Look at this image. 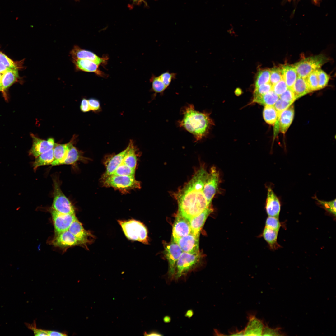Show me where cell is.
<instances>
[{
	"mask_svg": "<svg viewBox=\"0 0 336 336\" xmlns=\"http://www.w3.org/2000/svg\"><path fill=\"white\" fill-rule=\"evenodd\" d=\"M147 335L149 336H159L161 335L157 332H152L149 334H147Z\"/></svg>",
	"mask_w": 336,
	"mask_h": 336,
	"instance_id": "cell-58",
	"label": "cell"
},
{
	"mask_svg": "<svg viewBox=\"0 0 336 336\" xmlns=\"http://www.w3.org/2000/svg\"><path fill=\"white\" fill-rule=\"evenodd\" d=\"M318 83V90L325 87L329 82V77L328 75L320 68L317 70Z\"/></svg>",
	"mask_w": 336,
	"mask_h": 336,
	"instance_id": "cell-38",
	"label": "cell"
},
{
	"mask_svg": "<svg viewBox=\"0 0 336 336\" xmlns=\"http://www.w3.org/2000/svg\"><path fill=\"white\" fill-rule=\"evenodd\" d=\"M208 173L201 167L191 179L175 194L178 214L189 220L199 214L208 206L203 192Z\"/></svg>",
	"mask_w": 336,
	"mask_h": 336,
	"instance_id": "cell-1",
	"label": "cell"
},
{
	"mask_svg": "<svg viewBox=\"0 0 336 336\" xmlns=\"http://www.w3.org/2000/svg\"><path fill=\"white\" fill-rule=\"evenodd\" d=\"M230 335L232 336H243L244 335L243 330H238L236 329L230 332Z\"/></svg>",
	"mask_w": 336,
	"mask_h": 336,
	"instance_id": "cell-52",
	"label": "cell"
},
{
	"mask_svg": "<svg viewBox=\"0 0 336 336\" xmlns=\"http://www.w3.org/2000/svg\"><path fill=\"white\" fill-rule=\"evenodd\" d=\"M81 152L72 144L67 155L61 165H72L78 161L82 159Z\"/></svg>",
	"mask_w": 336,
	"mask_h": 336,
	"instance_id": "cell-31",
	"label": "cell"
},
{
	"mask_svg": "<svg viewBox=\"0 0 336 336\" xmlns=\"http://www.w3.org/2000/svg\"><path fill=\"white\" fill-rule=\"evenodd\" d=\"M306 79L311 91L318 90L317 70L310 73Z\"/></svg>",
	"mask_w": 336,
	"mask_h": 336,
	"instance_id": "cell-36",
	"label": "cell"
},
{
	"mask_svg": "<svg viewBox=\"0 0 336 336\" xmlns=\"http://www.w3.org/2000/svg\"><path fill=\"white\" fill-rule=\"evenodd\" d=\"M270 83L273 85L282 78L281 67L274 68L270 70Z\"/></svg>",
	"mask_w": 336,
	"mask_h": 336,
	"instance_id": "cell-39",
	"label": "cell"
},
{
	"mask_svg": "<svg viewBox=\"0 0 336 336\" xmlns=\"http://www.w3.org/2000/svg\"><path fill=\"white\" fill-rule=\"evenodd\" d=\"M76 1H79V0H74Z\"/></svg>",
	"mask_w": 336,
	"mask_h": 336,
	"instance_id": "cell-59",
	"label": "cell"
},
{
	"mask_svg": "<svg viewBox=\"0 0 336 336\" xmlns=\"http://www.w3.org/2000/svg\"><path fill=\"white\" fill-rule=\"evenodd\" d=\"M201 256L200 252L191 254L183 252L176 263L174 279H179L194 269L199 263Z\"/></svg>",
	"mask_w": 336,
	"mask_h": 336,
	"instance_id": "cell-6",
	"label": "cell"
},
{
	"mask_svg": "<svg viewBox=\"0 0 336 336\" xmlns=\"http://www.w3.org/2000/svg\"><path fill=\"white\" fill-rule=\"evenodd\" d=\"M164 254L169 264L168 274L170 279L174 278L176 263L183 252L178 244L172 240L169 243L164 242Z\"/></svg>",
	"mask_w": 336,
	"mask_h": 336,
	"instance_id": "cell-8",
	"label": "cell"
},
{
	"mask_svg": "<svg viewBox=\"0 0 336 336\" xmlns=\"http://www.w3.org/2000/svg\"><path fill=\"white\" fill-rule=\"evenodd\" d=\"M279 99L292 104L296 100L292 90L288 88L285 92L279 96Z\"/></svg>",
	"mask_w": 336,
	"mask_h": 336,
	"instance_id": "cell-46",
	"label": "cell"
},
{
	"mask_svg": "<svg viewBox=\"0 0 336 336\" xmlns=\"http://www.w3.org/2000/svg\"><path fill=\"white\" fill-rule=\"evenodd\" d=\"M117 221L127 239L145 244H149L147 230L142 222L133 219Z\"/></svg>",
	"mask_w": 336,
	"mask_h": 336,
	"instance_id": "cell-3",
	"label": "cell"
},
{
	"mask_svg": "<svg viewBox=\"0 0 336 336\" xmlns=\"http://www.w3.org/2000/svg\"><path fill=\"white\" fill-rule=\"evenodd\" d=\"M35 158V161L32 164V166L35 171L40 166L51 165L54 160L53 148L40 154Z\"/></svg>",
	"mask_w": 336,
	"mask_h": 336,
	"instance_id": "cell-27",
	"label": "cell"
},
{
	"mask_svg": "<svg viewBox=\"0 0 336 336\" xmlns=\"http://www.w3.org/2000/svg\"><path fill=\"white\" fill-rule=\"evenodd\" d=\"M50 212L56 235L68 230L72 223L77 218L75 214H64L52 208Z\"/></svg>",
	"mask_w": 336,
	"mask_h": 336,
	"instance_id": "cell-11",
	"label": "cell"
},
{
	"mask_svg": "<svg viewBox=\"0 0 336 336\" xmlns=\"http://www.w3.org/2000/svg\"><path fill=\"white\" fill-rule=\"evenodd\" d=\"M181 112L183 117L179 126L193 134L196 142L206 136L214 124L208 113L196 110L192 104L184 107Z\"/></svg>",
	"mask_w": 336,
	"mask_h": 336,
	"instance_id": "cell-2",
	"label": "cell"
},
{
	"mask_svg": "<svg viewBox=\"0 0 336 336\" xmlns=\"http://www.w3.org/2000/svg\"><path fill=\"white\" fill-rule=\"evenodd\" d=\"M25 324L29 329L33 332L35 336H48L47 330L37 328L35 321L32 324L26 323Z\"/></svg>",
	"mask_w": 336,
	"mask_h": 336,
	"instance_id": "cell-48",
	"label": "cell"
},
{
	"mask_svg": "<svg viewBox=\"0 0 336 336\" xmlns=\"http://www.w3.org/2000/svg\"><path fill=\"white\" fill-rule=\"evenodd\" d=\"M193 312L191 310H189L187 311L185 316L188 318L191 317L193 315Z\"/></svg>",
	"mask_w": 336,
	"mask_h": 336,
	"instance_id": "cell-55",
	"label": "cell"
},
{
	"mask_svg": "<svg viewBox=\"0 0 336 336\" xmlns=\"http://www.w3.org/2000/svg\"><path fill=\"white\" fill-rule=\"evenodd\" d=\"M248 322L243 329L244 336L262 335L265 325L264 322L258 319L254 313H249L248 315Z\"/></svg>",
	"mask_w": 336,
	"mask_h": 336,
	"instance_id": "cell-15",
	"label": "cell"
},
{
	"mask_svg": "<svg viewBox=\"0 0 336 336\" xmlns=\"http://www.w3.org/2000/svg\"><path fill=\"white\" fill-rule=\"evenodd\" d=\"M68 230L75 237L79 245L87 249V245L92 244L95 239V236L86 230L77 219L72 223Z\"/></svg>",
	"mask_w": 336,
	"mask_h": 336,
	"instance_id": "cell-10",
	"label": "cell"
},
{
	"mask_svg": "<svg viewBox=\"0 0 336 336\" xmlns=\"http://www.w3.org/2000/svg\"><path fill=\"white\" fill-rule=\"evenodd\" d=\"M52 244L55 246L62 248L69 247L79 244L75 237L69 230L56 235L52 240Z\"/></svg>",
	"mask_w": 336,
	"mask_h": 336,
	"instance_id": "cell-19",
	"label": "cell"
},
{
	"mask_svg": "<svg viewBox=\"0 0 336 336\" xmlns=\"http://www.w3.org/2000/svg\"><path fill=\"white\" fill-rule=\"evenodd\" d=\"M163 320L165 323H169L171 320V318L169 316H167L164 317Z\"/></svg>",
	"mask_w": 336,
	"mask_h": 336,
	"instance_id": "cell-56",
	"label": "cell"
},
{
	"mask_svg": "<svg viewBox=\"0 0 336 336\" xmlns=\"http://www.w3.org/2000/svg\"><path fill=\"white\" fill-rule=\"evenodd\" d=\"M2 74L0 73V91L4 92L3 87L2 83Z\"/></svg>",
	"mask_w": 336,
	"mask_h": 336,
	"instance_id": "cell-57",
	"label": "cell"
},
{
	"mask_svg": "<svg viewBox=\"0 0 336 336\" xmlns=\"http://www.w3.org/2000/svg\"><path fill=\"white\" fill-rule=\"evenodd\" d=\"M129 144V148L122 163L133 169L135 170L137 161V150L132 141H130Z\"/></svg>",
	"mask_w": 336,
	"mask_h": 336,
	"instance_id": "cell-28",
	"label": "cell"
},
{
	"mask_svg": "<svg viewBox=\"0 0 336 336\" xmlns=\"http://www.w3.org/2000/svg\"><path fill=\"white\" fill-rule=\"evenodd\" d=\"M191 232L189 221L177 214L172 228V240L184 236Z\"/></svg>",
	"mask_w": 336,
	"mask_h": 336,
	"instance_id": "cell-16",
	"label": "cell"
},
{
	"mask_svg": "<svg viewBox=\"0 0 336 336\" xmlns=\"http://www.w3.org/2000/svg\"><path fill=\"white\" fill-rule=\"evenodd\" d=\"M279 98V96L272 90L262 95L254 96L252 103L264 106L273 105Z\"/></svg>",
	"mask_w": 336,
	"mask_h": 336,
	"instance_id": "cell-26",
	"label": "cell"
},
{
	"mask_svg": "<svg viewBox=\"0 0 336 336\" xmlns=\"http://www.w3.org/2000/svg\"><path fill=\"white\" fill-rule=\"evenodd\" d=\"M318 203L323 207L327 211L332 214L335 217L336 215V199L334 200L326 201L318 199L315 197V199Z\"/></svg>",
	"mask_w": 336,
	"mask_h": 336,
	"instance_id": "cell-37",
	"label": "cell"
},
{
	"mask_svg": "<svg viewBox=\"0 0 336 336\" xmlns=\"http://www.w3.org/2000/svg\"><path fill=\"white\" fill-rule=\"evenodd\" d=\"M70 54L73 59H84L91 61L99 65L103 63L105 60L100 57L93 53L82 49L75 45L70 51Z\"/></svg>",
	"mask_w": 336,
	"mask_h": 336,
	"instance_id": "cell-18",
	"label": "cell"
},
{
	"mask_svg": "<svg viewBox=\"0 0 336 336\" xmlns=\"http://www.w3.org/2000/svg\"><path fill=\"white\" fill-rule=\"evenodd\" d=\"M294 114L293 105L290 106L280 113L277 120L279 122V129L282 133L284 134L286 132L293 120Z\"/></svg>",
	"mask_w": 336,
	"mask_h": 336,
	"instance_id": "cell-21",
	"label": "cell"
},
{
	"mask_svg": "<svg viewBox=\"0 0 336 336\" xmlns=\"http://www.w3.org/2000/svg\"><path fill=\"white\" fill-rule=\"evenodd\" d=\"M212 211L213 209L210 205L199 214L190 219L189 221L191 232L196 235L199 236L200 230L207 218Z\"/></svg>",
	"mask_w": 336,
	"mask_h": 336,
	"instance_id": "cell-20",
	"label": "cell"
},
{
	"mask_svg": "<svg viewBox=\"0 0 336 336\" xmlns=\"http://www.w3.org/2000/svg\"><path fill=\"white\" fill-rule=\"evenodd\" d=\"M72 141L65 144H56L53 148L54 160L52 166L61 165L66 156L69 149L72 144Z\"/></svg>",
	"mask_w": 336,
	"mask_h": 336,
	"instance_id": "cell-23",
	"label": "cell"
},
{
	"mask_svg": "<svg viewBox=\"0 0 336 336\" xmlns=\"http://www.w3.org/2000/svg\"><path fill=\"white\" fill-rule=\"evenodd\" d=\"M270 70H260L258 72L255 82V88L263 84L270 83Z\"/></svg>",
	"mask_w": 336,
	"mask_h": 336,
	"instance_id": "cell-34",
	"label": "cell"
},
{
	"mask_svg": "<svg viewBox=\"0 0 336 336\" xmlns=\"http://www.w3.org/2000/svg\"><path fill=\"white\" fill-rule=\"evenodd\" d=\"M287 88V86L282 78L279 82L272 85V90L279 96L285 92Z\"/></svg>",
	"mask_w": 336,
	"mask_h": 336,
	"instance_id": "cell-44",
	"label": "cell"
},
{
	"mask_svg": "<svg viewBox=\"0 0 336 336\" xmlns=\"http://www.w3.org/2000/svg\"><path fill=\"white\" fill-rule=\"evenodd\" d=\"M199 237L191 232L184 236L172 240L178 244L183 252L194 254L200 252Z\"/></svg>",
	"mask_w": 336,
	"mask_h": 336,
	"instance_id": "cell-12",
	"label": "cell"
},
{
	"mask_svg": "<svg viewBox=\"0 0 336 336\" xmlns=\"http://www.w3.org/2000/svg\"><path fill=\"white\" fill-rule=\"evenodd\" d=\"M80 108L81 110L84 112H87L90 110L88 100L85 98L82 99Z\"/></svg>",
	"mask_w": 336,
	"mask_h": 336,
	"instance_id": "cell-50",
	"label": "cell"
},
{
	"mask_svg": "<svg viewBox=\"0 0 336 336\" xmlns=\"http://www.w3.org/2000/svg\"><path fill=\"white\" fill-rule=\"evenodd\" d=\"M72 62L77 70L94 72L100 76L104 75V73L99 69V65L91 61L84 59H73Z\"/></svg>",
	"mask_w": 336,
	"mask_h": 336,
	"instance_id": "cell-22",
	"label": "cell"
},
{
	"mask_svg": "<svg viewBox=\"0 0 336 336\" xmlns=\"http://www.w3.org/2000/svg\"><path fill=\"white\" fill-rule=\"evenodd\" d=\"M292 104L291 103L279 98L274 105V107L277 111L278 117L282 111L289 107Z\"/></svg>",
	"mask_w": 336,
	"mask_h": 336,
	"instance_id": "cell-47",
	"label": "cell"
},
{
	"mask_svg": "<svg viewBox=\"0 0 336 336\" xmlns=\"http://www.w3.org/2000/svg\"><path fill=\"white\" fill-rule=\"evenodd\" d=\"M219 180L218 171L215 167H212L208 173L203 188V192L208 206L211 205L212 199L218 189Z\"/></svg>",
	"mask_w": 336,
	"mask_h": 336,
	"instance_id": "cell-9",
	"label": "cell"
},
{
	"mask_svg": "<svg viewBox=\"0 0 336 336\" xmlns=\"http://www.w3.org/2000/svg\"><path fill=\"white\" fill-rule=\"evenodd\" d=\"M9 69V68H7L2 63H0V73L3 74Z\"/></svg>",
	"mask_w": 336,
	"mask_h": 336,
	"instance_id": "cell-53",
	"label": "cell"
},
{
	"mask_svg": "<svg viewBox=\"0 0 336 336\" xmlns=\"http://www.w3.org/2000/svg\"><path fill=\"white\" fill-rule=\"evenodd\" d=\"M328 60L324 55L319 54L306 58L293 66L298 76L306 78L312 72L320 68Z\"/></svg>",
	"mask_w": 336,
	"mask_h": 336,
	"instance_id": "cell-5",
	"label": "cell"
},
{
	"mask_svg": "<svg viewBox=\"0 0 336 336\" xmlns=\"http://www.w3.org/2000/svg\"><path fill=\"white\" fill-rule=\"evenodd\" d=\"M265 208L268 216L279 218L281 210L280 201L270 187L267 189Z\"/></svg>",
	"mask_w": 336,
	"mask_h": 336,
	"instance_id": "cell-17",
	"label": "cell"
},
{
	"mask_svg": "<svg viewBox=\"0 0 336 336\" xmlns=\"http://www.w3.org/2000/svg\"><path fill=\"white\" fill-rule=\"evenodd\" d=\"M135 4L137 5H139L142 3H143L146 5H147V3L145 1V0H131Z\"/></svg>",
	"mask_w": 336,
	"mask_h": 336,
	"instance_id": "cell-54",
	"label": "cell"
},
{
	"mask_svg": "<svg viewBox=\"0 0 336 336\" xmlns=\"http://www.w3.org/2000/svg\"><path fill=\"white\" fill-rule=\"evenodd\" d=\"M88 101L90 110L98 112L101 110L100 104L98 100L91 98L88 100Z\"/></svg>",
	"mask_w": 336,
	"mask_h": 336,
	"instance_id": "cell-49",
	"label": "cell"
},
{
	"mask_svg": "<svg viewBox=\"0 0 336 336\" xmlns=\"http://www.w3.org/2000/svg\"><path fill=\"white\" fill-rule=\"evenodd\" d=\"M129 147L128 144L126 148L120 153L117 154L110 155L105 157L104 162L106 170L101 177H105L110 175L122 163Z\"/></svg>",
	"mask_w": 336,
	"mask_h": 336,
	"instance_id": "cell-14",
	"label": "cell"
},
{
	"mask_svg": "<svg viewBox=\"0 0 336 336\" xmlns=\"http://www.w3.org/2000/svg\"><path fill=\"white\" fill-rule=\"evenodd\" d=\"M282 78L288 88H291L298 76L293 65H284L281 67Z\"/></svg>",
	"mask_w": 336,
	"mask_h": 336,
	"instance_id": "cell-24",
	"label": "cell"
},
{
	"mask_svg": "<svg viewBox=\"0 0 336 336\" xmlns=\"http://www.w3.org/2000/svg\"><path fill=\"white\" fill-rule=\"evenodd\" d=\"M291 89L296 100L311 92L306 78L298 76Z\"/></svg>",
	"mask_w": 336,
	"mask_h": 336,
	"instance_id": "cell-25",
	"label": "cell"
},
{
	"mask_svg": "<svg viewBox=\"0 0 336 336\" xmlns=\"http://www.w3.org/2000/svg\"><path fill=\"white\" fill-rule=\"evenodd\" d=\"M54 198L52 208L61 213L75 214L74 206L61 190L58 180L53 179Z\"/></svg>",
	"mask_w": 336,
	"mask_h": 336,
	"instance_id": "cell-7",
	"label": "cell"
},
{
	"mask_svg": "<svg viewBox=\"0 0 336 336\" xmlns=\"http://www.w3.org/2000/svg\"><path fill=\"white\" fill-rule=\"evenodd\" d=\"M150 80L152 83L151 90L155 94L157 93H162L167 88L159 76H156L153 74L152 75Z\"/></svg>",
	"mask_w": 336,
	"mask_h": 336,
	"instance_id": "cell-33",
	"label": "cell"
},
{
	"mask_svg": "<svg viewBox=\"0 0 336 336\" xmlns=\"http://www.w3.org/2000/svg\"><path fill=\"white\" fill-rule=\"evenodd\" d=\"M18 76V69H9L2 74V83L4 92L16 81Z\"/></svg>",
	"mask_w": 336,
	"mask_h": 336,
	"instance_id": "cell-29",
	"label": "cell"
},
{
	"mask_svg": "<svg viewBox=\"0 0 336 336\" xmlns=\"http://www.w3.org/2000/svg\"><path fill=\"white\" fill-rule=\"evenodd\" d=\"M0 63H2L9 69H18L19 68L17 64L0 51Z\"/></svg>",
	"mask_w": 336,
	"mask_h": 336,
	"instance_id": "cell-43",
	"label": "cell"
},
{
	"mask_svg": "<svg viewBox=\"0 0 336 336\" xmlns=\"http://www.w3.org/2000/svg\"><path fill=\"white\" fill-rule=\"evenodd\" d=\"M48 336H66L67 334L61 332L47 330Z\"/></svg>",
	"mask_w": 336,
	"mask_h": 336,
	"instance_id": "cell-51",
	"label": "cell"
},
{
	"mask_svg": "<svg viewBox=\"0 0 336 336\" xmlns=\"http://www.w3.org/2000/svg\"><path fill=\"white\" fill-rule=\"evenodd\" d=\"M263 116L267 123L273 125H274L278 118L277 111L273 105L265 106Z\"/></svg>",
	"mask_w": 336,
	"mask_h": 336,
	"instance_id": "cell-32",
	"label": "cell"
},
{
	"mask_svg": "<svg viewBox=\"0 0 336 336\" xmlns=\"http://www.w3.org/2000/svg\"><path fill=\"white\" fill-rule=\"evenodd\" d=\"M278 233V231L266 227L263 230V236L271 249H276L279 246L277 242Z\"/></svg>",
	"mask_w": 336,
	"mask_h": 336,
	"instance_id": "cell-30",
	"label": "cell"
},
{
	"mask_svg": "<svg viewBox=\"0 0 336 336\" xmlns=\"http://www.w3.org/2000/svg\"><path fill=\"white\" fill-rule=\"evenodd\" d=\"M135 170L122 163L111 175H134Z\"/></svg>",
	"mask_w": 336,
	"mask_h": 336,
	"instance_id": "cell-35",
	"label": "cell"
},
{
	"mask_svg": "<svg viewBox=\"0 0 336 336\" xmlns=\"http://www.w3.org/2000/svg\"><path fill=\"white\" fill-rule=\"evenodd\" d=\"M101 180L103 186L112 187L124 194L141 187L140 182L136 180L134 175H111L101 177Z\"/></svg>",
	"mask_w": 336,
	"mask_h": 336,
	"instance_id": "cell-4",
	"label": "cell"
},
{
	"mask_svg": "<svg viewBox=\"0 0 336 336\" xmlns=\"http://www.w3.org/2000/svg\"><path fill=\"white\" fill-rule=\"evenodd\" d=\"M32 139V145L29 152L30 155L36 157L40 154L54 148L56 143L52 138L47 140L39 138L33 134H31Z\"/></svg>",
	"mask_w": 336,
	"mask_h": 336,
	"instance_id": "cell-13",
	"label": "cell"
},
{
	"mask_svg": "<svg viewBox=\"0 0 336 336\" xmlns=\"http://www.w3.org/2000/svg\"><path fill=\"white\" fill-rule=\"evenodd\" d=\"M285 333L282 331L279 328H272L265 324L262 335L264 336H282L285 335Z\"/></svg>",
	"mask_w": 336,
	"mask_h": 336,
	"instance_id": "cell-42",
	"label": "cell"
},
{
	"mask_svg": "<svg viewBox=\"0 0 336 336\" xmlns=\"http://www.w3.org/2000/svg\"><path fill=\"white\" fill-rule=\"evenodd\" d=\"M278 219L274 217L268 216L266 221L265 227L279 231L281 225Z\"/></svg>",
	"mask_w": 336,
	"mask_h": 336,
	"instance_id": "cell-40",
	"label": "cell"
},
{
	"mask_svg": "<svg viewBox=\"0 0 336 336\" xmlns=\"http://www.w3.org/2000/svg\"><path fill=\"white\" fill-rule=\"evenodd\" d=\"M272 85L268 83L262 84L255 88L254 96H261L272 90Z\"/></svg>",
	"mask_w": 336,
	"mask_h": 336,
	"instance_id": "cell-45",
	"label": "cell"
},
{
	"mask_svg": "<svg viewBox=\"0 0 336 336\" xmlns=\"http://www.w3.org/2000/svg\"><path fill=\"white\" fill-rule=\"evenodd\" d=\"M177 74L174 72H170L166 71L159 76L160 78L167 88L170 86L172 81L176 78Z\"/></svg>",
	"mask_w": 336,
	"mask_h": 336,
	"instance_id": "cell-41",
	"label": "cell"
}]
</instances>
